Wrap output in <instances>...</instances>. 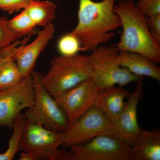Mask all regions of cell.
I'll list each match as a JSON object with an SVG mask.
<instances>
[{"label": "cell", "mask_w": 160, "mask_h": 160, "mask_svg": "<svg viewBox=\"0 0 160 160\" xmlns=\"http://www.w3.org/2000/svg\"><path fill=\"white\" fill-rule=\"evenodd\" d=\"M116 0H79L78 23L71 32L79 41L82 51L92 52L108 42L121 27V22L113 12Z\"/></svg>", "instance_id": "1"}, {"label": "cell", "mask_w": 160, "mask_h": 160, "mask_svg": "<svg viewBox=\"0 0 160 160\" xmlns=\"http://www.w3.org/2000/svg\"><path fill=\"white\" fill-rule=\"evenodd\" d=\"M113 12L121 22L122 32L115 44L119 51L145 56L156 64L160 62V46L151 36L146 17L139 11L133 0H123L114 6Z\"/></svg>", "instance_id": "2"}, {"label": "cell", "mask_w": 160, "mask_h": 160, "mask_svg": "<svg viewBox=\"0 0 160 160\" xmlns=\"http://www.w3.org/2000/svg\"><path fill=\"white\" fill-rule=\"evenodd\" d=\"M90 78L89 56L78 53L53 58L48 72L42 76L44 86L53 98Z\"/></svg>", "instance_id": "3"}, {"label": "cell", "mask_w": 160, "mask_h": 160, "mask_svg": "<svg viewBox=\"0 0 160 160\" xmlns=\"http://www.w3.org/2000/svg\"><path fill=\"white\" fill-rule=\"evenodd\" d=\"M119 52L116 45H101L89 56L91 78L99 91L115 85L142 82V77L132 74L118 65L117 58Z\"/></svg>", "instance_id": "4"}, {"label": "cell", "mask_w": 160, "mask_h": 160, "mask_svg": "<svg viewBox=\"0 0 160 160\" xmlns=\"http://www.w3.org/2000/svg\"><path fill=\"white\" fill-rule=\"evenodd\" d=\"M64 140V132L50 130L39 124L27 121L20 150L31 153L34 160H75L71 152L59 149Z\"/></svg>", "instance_id": "5"}, {"label": "cell", "mask_w": 160, "mask_h": 160, "mask_svg": "<svg viewBox=\"0 0 160 160\" xmlns=\"http://www.w3.org/2000/svg\"><path fill=\"white\" fill-rule=\"evenodd\" d=\"M31 75L34 90V103L23 113L26 120L50 130L65 132L69 126L65 112L46 89L42 74L33 70Z\"/></svg>", "instance_id": "6"}, {"label": "cell", "mask_w": 160, "mask_h": 160, "mask_svg": "<svg viewBox=\"0 0 160 160\" xmlns=\"http://www.w3.org/2000/svg\"><path fill=\"white\" fill-rule=\"evenodd\" d=\"M64 132L62 146L69 147L82 144L101 135L113 136V125L98 106L86 112L75 122L69 125Z\"/></svg>", "instance_id": "7"}, {"label": "cell", "mask_w": 160, "mask_h": 160, "mask_svg": "<svg viewBox=\"0 0 160 160\" xmlns=\"http://www.w3.org/2000/svg\"><path fill=\"white\" fill-rule=\"evenodd\" d=\"M34 100L31 74L23 78L14 87L0 91V126L12 129L21 111L33 106Z\"/></svg>", "instance_id": "8"}, {"label": "cell", "mask_w": 160, "mask_h": 160, "mask_svg": "<svg viewBox=\"0 0 160 160\" xmlns=\"http://www.w3.org/2000/svg\"><path fill=\"white\" fill-rule=\"evenodd\" d=\"M69 148L75 160H129L130 146L111 136H99Z\"/></svg>", "instance_id": "9"}, {"label": "cell", "mask_w": 160, "mask_h": 160, "mask_svg": "<svg viewBox=\"0 0 160 160\" xmlns=\"http://www.w3.org/2000/svg\"><path fill=\"white\" fill-rule=\"evenodd\" d=\"M98 93L90 78L54 98L65 112L69 126L96 106Z\"/></svg>", "instance_id": "10"}, {"label": "cell", "mask_w": 160, "mask_h": 160, "mask_svg": "<svg viewBox=\"0 0 160 160\" xmlns=\"http://www.w3.org/2000/svg\"><path fill=\"white\" fill-rule=\"evenodd\" d=\"M143 97L142 84L138 83L134 92L127 98L125 108L113 124V137L125 142L130 147L135 142L142 131L138 124L137 108Z\"/></svg>", "instance_id": "11"}, {"label": "cell", "mask_w": 160, "mask_h": 160, "mask_svg": "<svg viewBox=\"0 0 160 160\" xmlns=\"http://www.w3.org/2000/svg\"><path fill=\"white\" fill-rule=\"evenodd\" d=\"M55 31L54 25L50 23L38 32L33 42L28 45L26 44L14 55L13 59L23 78L31 74L37 60L53 38Z\"/></svg>", "instance_id": "12"}, {"label": "cell", "mask_w": 160, "mask_h": 160, "mask_svg": "<svg viewBox=\"0 0 160 160\" xmlns=\"http://www.w3.org/2000/svg\"><path fill=\"white\" fill-rule=\"evenodd\" d=\"M131 94L123 86H112L99 91L96 105L112 125L126 105L125 99Z\"/></svg>", "instance_id": "13"}, {"label": "cell", "mask_w": 160, "mask_h": 160, "mask_svg": "<svg viewBox=\"0 0 160 160\" xmlns=\"http://www.w3.org/2000/svg\"><path fill=\"white\" fill-rule=\"evenodd\" d=\"M160 130H142L130 146L129 160H160Z\"/></svg>", "instance_id": "14"}, {"label": "cell", "mask_w": 160, "mask_h": 160, "mask_svg": "<svg viewBox=\"0 0 160 160\" xmlns=\"http://www.w3.org/2000/svg\"><path fill=\"white\" fill-rule=\"evenodd\" d=\"M117 61L120 66L126 68L132 74L151 78L160 82V67L145 56L122 50L119 52Z\"/></svg>", "instance_id": "15"}, {"label": "cell", "mask_w": 160, "mask_h": 160, "mask_svg": "<svg viewBox=\"0 0 160 160\" xmlns=\"http://www.w3.org/2000/svg\"><path fill=\"white\" fill-rule=\"evenodd\" d=\"M57 6L51 1L32 0L24 10L37 26L46 27L52 23L56 16Z\"/></svg>", "instance_id": "16"}, {"label": "cell", "mask_w": 160, "mask_h": 160, "mask_svg": "<svg viewBox=\"0 0 160 160\" xmlns=\"http://www.w3.org/2000/svg\"><path fill=\"white\" fill-rule=\"evenodd\" d=\"M22 78L13 57L0 62V91L14 87Z\"/></svg>", "instance_id": "17"}, {"label": "cell", "mask_w": 160, "mask_h": 160, "mask_svg": "<svg viewBox=\"0 0 160 160\" xmlns=\"http://www.w3.org/2000/svg\"><path fill=\"white\" fill-rule=\"evenodd\" d=\"M26 122L24 114L20 113L12 126V133L8 142V148L3 153L0 152V160H12L20 151V143Z\"/></svg>", "instance_id": "18"}, {"label": "cell", "mask_w": 160, "mask_h": 160, "mask_svg": "<svg viewBox=\"0 0 160 160\" xmlns=\"http://www.w3.org/2000/svg\"><path fill=\"white\" fill-rule=\"evenodd\" d=\"M8 25L12 31L20 38L31 36L35 33L37 26L24 10L8 20Z\"/></svg>", "instance_id": "19"}, {"label": "cell", "mask_w": 160, "mask_h": 160, "mask_svg": "<svg viewBox=\"0 0 160 160\" xmlns=\"http://www.w3.org/2000/svg\"><path fill=\"white\" fill-rule=\"evenodd\" d=\"M57 47L60 55L63 56L74 55L82 50L78 39L70 32L60 38Z\"/></svg>", "instance_id": "20"}, {"label": "cell", "mask_w": 160, "mask_h": 160, "mask_svg": "<svg viewBox=\"0 0 160 160\" xmlns=\"http://www.w3.org/2000/svg\"><path fill=\"white\" fill-rule=\"evenodd\" d=\"M19 37L9 28L8 20L0 17V51L18 41Z\"/></svg>", "instance_id": "21"}, {"label": "cell", "mask_w": 160, "mask_h": 160, "mask_svg": "<svg viewBox=\"0 0 160 160\" xmlns=\"http://www.w3.org/2000/svg\"><path fill=\"white\" fill-rule=\"evenodd\" d=\"M136 5L146 18L160 13V0H138Z\"/></svg>", "instance_id": "22"}, {"label": "cell", "mask_w": 160, "mask_h": 160, "mask_svg": "<svg viewBox=\"0 0 160 160\" xmlns=\"http://www.w3.org/2000/svg\"><path fill=\"white\" fill-rule=\"evenodd\" d=\"M32 0H0V9L12 14L15 12L25 9Z\"/></svg>", "instance_id": "23"}, {"label": "cell", "mask_w": 160, "mask_h": 160, "mask_svg": "<svg viewBox=\"0 0 160 160\" xmlns=\"http://www.w3.org/2000/svg\"><path fill=\"white\" fill-rule=\"evenodd\" d=\"M30 36L25 37L22 41L18 40L11 45L0 51V62L7 58L12 57L15 54L27 44Z\"/></svg>", "instance_id": "24"}, {"label": "cell", "mask_w": 160, "mask_h": 160, "mask_svg": "<svg viewBox=\"0 0 160 160\" xmlns=\"http://www.w3.org/2000/svg\"><path fill=\"white\" fill-rule=\"evenodd\" d=\"M146 21L151 36L160 46V13L147 18Z\"/></svg>", "instance_id": "25"}, {"label": "cell", "mask_w": 160, "mask_h": 160, "mask_svg": "<svg viewBox=\"0 0 160 160\" xmlns=\"http://www.w3.org/2000/svg\"><path fill=\"white\" fill-rule=\"evenodd\" d=\"M20 160H34L32 155L29 152L23 151L20 155Z\"/></svg>", "instance_id": "26"}, {"label": "cell", "mask_w": 160, "mask_h": 160, "mask_svg": "<svg viewBox=\"0 0 160 160\" xmlns=\"http://www.w3.org/2000/svg\"><path fill=\"white\" fill-rule=\"evenodd\" d=\"M1 132H1V130H0V134H1Z\"/></svg>", "instance_id": "27"}]
</instances>
